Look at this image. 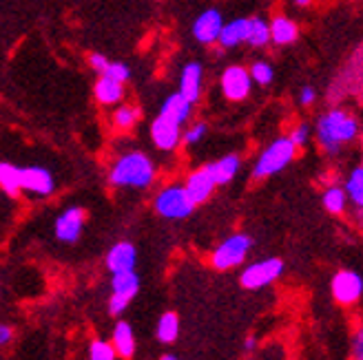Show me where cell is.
<instances>
[{
    "label": "cell",
    "instance_id": "8fae6325",
    "mask_svg": "<svg viewBox=\"0 0 363 360\" xmlns=\"http://www.w3.org/2000/svg\"><path fill=\"white\" fill-rule=\"evenodd\" d=\"M140 292V279L135 272H120L111 279V296H108V314H122Z\"/></svg>",
    "mask_w": 363,
    "mask_h": 360
},
{
    "label": "cell",
    "instance_id": "d4e9b609",
    "mask_svg": "<svg viewBox=\"0 0 363 360\" xmlns=\"http://www.w3.org/2000/svg\"><path fill=\"white\" fill-rule=\"evenodd\" d=\"M321 204H323L325 212L335 214V217H341V214H346V210H348V194L341 184H328L321 192Z\"/></svg>",
    "mask_w": 363,
    "mask_h": 360
},
{
    "label": "cell",
    "instance_id": "603a6c76",
    "mask_svg": "<svg viewBox=\"0 0 363 360\" xmlns=\"http://www.w3.org/2000/svg\"><path fill=\"white\" fill-rule=\"evenodd\" d=\"M140 120H142V109L138 104H131V102L118 104L113 109V113H111V126L118 133L133 131L135 126L140 124Z\"/></svg>",
    "mask_w": 363,
    "mask_h": 360
},
{
    "label": "cell",
    "instance_id": "8d00e7d4",
    "mask_svg": "<svg viewBox=\"0 0 363 360\" xmlns=\"http://www.w3.org/2000/svg\"><path fill=\"white\" fill-rule=\"evenodd\" d=\"M352 356L354 360H363V325H359L352 334Z\"/></svg>",
    "mask_w": 363,
    "mask_h": 360
},
{
    "label": "cell",
    "instance_id": "7c38bea8",
    "mask_svg": "<svg viewBox=\"0 0 363 360\" xmlns=\"http://www.w3.org/2000/svg\"><path fill=\"white\" fill-rule=\"evenodd\" d=\"M182 131H184V126H179L171 117L157 113L155 120L151 122V141H153V146L157 151H162V153L177 151L179 144H182Z\"/></svg>",
    "mask_w": 363,
    "mask_h": 360
},
{
    "label": "cell",
    "instance_id": "ffe728a7",
    "mask_svg": "<svg viewBox=\"0 0 363 360\" xmlns=\"http://www.w3.org/2000/svg\"><path fill=\"white\" fill-rule=\"evenodd\" d=\"M206 166H208V170H211V175L215 179V184L217 186H226V184H230L233 179L240 175V170H242V157L238 153H228V155H224L220 159L211 161V164H206Z\"/></svg>",
    "mask_w": 363,
    "mask_h": 360
},
{
    "label": "cell",
    "instance_id": "44dd1931",
    "mask_svg": "<svg viewBox=\"0 0 363 360\" xmlns=\"http://www.w3.org/2000/svg\"><path fill=\"white\" fill-rule=\"evenodd\" d=\"M193 111H195V104H191L184 95H179L177 91L171 93V95H167V100L162 102V106H160V113L171 117L179 126H186L191 122Z\"/></svg>",
    "mask_w": 363,
    "mask_h": 360
},
{
    "label": "cell",
    "instance_id": "836d02e7",
    "mask_svg": "<svg viewBox=\"0 0 363 360\" xmlns=\"http://www.w3.org/2000/svg\"><path fill=\"white\" fill-rule=\"evenodd\" d=\"M102 76H108V78H113V80L126 84V82L131 80V66L126 64V62H113V60H111Z\"/></svg>",
    "mask_w": 363,
    "mask_h": 360
},
{
    "label": "cell",
    "instance_id": "e0dca14e",
    "mask_svg": "<svg viewBox=\"0 0 363 360\" xmlns=\"http://www.w3.org/2000/svg\"><path fill=\"white\" fill-rule=\"evenodd\" d=\"M268 27H270V45L290 47V45H295L299 40L301 29H299L297 21H293V18L286 16V13L272 16L268 21Z\"/></svg>",
    "mask_w": 363,
    "mask_h": 360
},
{
    "label": "cell",
    "instance_id": "d6986e66",
    "mask_svg": "<svg viewBox=\"0 0 363 360\" xmlns=\"http://www.w3.org/2000/svg\"><path fill=\"white\" fill-rule=\"evenodd\" d=\"M124 95H126V84L108 78V76H98L96 84H94V98L100 106H116L124 102Z\"/></svg>",
    "mask_w": 363,
    "mask_h": 360
},
{
    "label": "cell",
    "instance_id": "ac0fdd59",
    "mask_svg": "<svg viewBox=\"0 0 363 360\" xmlns=\"http://www.w3.org/2000/svg\"><path fill=\"white\" fill-rule=\"evenodd\" d=\"M135 263H138V250L129 241L116 243L106 255V267H108V272H111V274L135 272Z\"/></svg>",
    "mask_w": 363,
    "mask_h": 360
},
{
    "label": "cell",
    "instance_id": "9c48e42d",
    "mask_svg": "<svg viewBox=\"0 0 363 360\" xmlns=\"http://www.w3.org/2000/svg\"><path fill=\"white\" fill-rule=\"evenodd\" d=\"M252 80L248 74V66L244 64H228L222 76H220V91L224 95V100L233 102V104H240L244 100L250 98L252 93Z\"/></svg>",
    "mask_w": 363,
    "mask_h": 360
},
{
    "label": "cell",
    "instance_id": "4fadbf2b",
    "mask_svg": "<svg viewBox=\"0 0 363 360\" xmlns=\"http://www.w3.org/2000/svg\"><path fill=\"white\" fill-rule=\"evenodd\" d=\"M177 93L184 95L191 104H197L204 93V64L197 60H189L179 69Z\"/></svg>",
    "mask_w": 363,
    "mask_h": 360
},
{
    "label": "cell",
    "instance_id": "9a60e30c",
    "mask_svg": "<svg viewBox=\"0 0 363 360\" xmlns=\"http://www.w3.org/2000/svg\"><path fill=\"white\" fill-rule=\"evenodd\" d=\"M215 188H217V184H215V179H213V175H211V170H208L206 164L195 168V170H191L186 175V179H184V190H186L189 199L193 202L195 208L206 204L211 197H213Z\"/></svg>",
    "mask_w": 363,
    "mask_h": 360
},
{
    "label": "cell",
    "instance_id": "8992f818",
    "mask_svg": "<svg viewBox=\"0 0 363 360\" xmlns=\"http://www.w3.org/2000/svg\"><path fill=\"white\" fill-rule=\"evenodd\" d=\"M284 269H286V265L279 257H266L259 261H252L242 269L240 285L248 292L264 290V287H268V285H272L275 281L281 279Z\"/></svg>",
    "mask_w": 363,
    "mask_h": 360
},
{
    "label": "cell",
    "instance_id": "1f68e13d",
    "mask_svg": "<svg viewBox=\"0 0 363 360\" xmlns=\"http://www.w3.org/2000/svg\"><path fill=\"white\" fill-rule=\"evenodd\" d=\"M315 131H313V124L311 122H297L293 129L288 131V139L295 144L297 149H306L311 144Z\"/></svg>",
    "mask_w": 363,
    "mask_h": 360
},
{
    "label": "cell",
    "instance_id": "5bb4252c",
    "mask_svg": "<svg viewBox=\"0 0 363 360\" xmlns=\"http://www.w3.org/2000/svg\"><path fill=\"white\" fill-rule=\"evenodd\" d=\"M86 223V210L80 206H71L62 210L56 223H53V232H56V239L62 243H76L82 235V228Z\"/></svg>",
    "mask_w": 363,
    "mask_h": 360
},
{
    "label": "cell",
    "instance_id": "d590c367",
    "mask_svg": "<svg viewBox=\"0 0 363 360\" xmlns=\"http://www.w3.org/2000/svg\"><path fill=\"white\" fill-rule=\"evenodd\" d=\"M108 60L104 53H100V51H94V53H89L86 56V64H89V69L94 71V74H98V76H102L104 71H106V66H108Z\"/></svg>",
    "mask_w": 363,
    "mask_h": 360
},
{
    "label": "cell",
    "instance_id": "52a82bcc",
    "mask_svg": "<svg viewBox=\"0 0 363 360\" xmlns=\"http://www.w3.org/2000/svg\"><path fill=\"white\" fill-rule=\"evenodd\" d=\"M357 91H363V45L348 58L346 66L335 78L328 88V100H341L343 95H352Z\"/></svg>",
    "mask_w": 363,
    "mask_h": 360
},
{
    "label": "cell",
    "instance_id": "3957f363",
    "mask_svg": "<svg viewBox=\"0 0 363 360\" xmlns=\"http://www.w3.org/2000/svg\"><path fill=\"white\" fill-rule=\"evenodd\" d=\"M297 153H299V149L288 139V135L275 137L270 144H266L262 153L257 155L255 164H252V170H250V177L255 179V182H264L268 177L279 175L297 159Z\"/></svg>",
    "mask_w": 363,
    "mask_h": 360
},
{
    "label": "cell",
    "instance_id": "7a4b0ae2",
    "mask_svg": "<svg viewBox=\"0 0 363 360\" xmlns=\"http://www.w3.org/2000/svg\"><path fill=\"white\" fill-rule=\"evenodd\" d=\"M157 166L144 151H126L108 166V184L113 188L147 190L155 184Z\"/></svg>",
    "mask_w": 363,
    "mask_h": 360
},
{
    "label": "cell",
    "instance_id": "4316f807",
    "mask_svg": "<svg viewBox=\"0 0 363 360\" xmlns=\"http://www.w3.org/2000/svg\"><path fill=\"white\" fill-rule=\"evenodd\" d=\"M246 45L250 49H266L270 45V27H268L266 18H262V16H248Z\"/></svg>",
    "mask_w": 363,
    "mask_h": 360
},
{
    "label": "cell",
    "instance_id": "e575fe53",
    "mask_svg": "<svg viewBox=\"0 0 363 360\" xmlns=\"http://www.w3.org/2000/svg\"><path fill=\"white\" fill-rule=\"evenodd\" d=\"M317 98H319L317 95V88L313 84H303L299 88V93H297V104L303 106V109H311V106H315Z\"/></svg>",
    "mask_w": 363,
    "mask_h": 360
},
{
    "label": "cell",
    "instance_id": "4dcf8cb0",
    "mask_svg": "<svg viewBox=\"0 0 363 360\" xmlns=\"http://www.w3.org/2000/svg\"><path fill=\"white\" fill-rule=\"evenodd\" d=\"M208 135V124L197 120V122H191L184 131H182V144L184 146H197L199 141H204V137Z\"/></svg>",
    "mask_w": 363,
    "mask_h": 360
},
{
    "label": "cell",
    "instance_id": "83f0119b",
    "mask_svg": "<svg viewBox=\"0 0 363 360\" xmlns=\"http://www.w3.org/2000/svg\"><path fill=\"white\" fill-rule=\"evenodd\" d=\"M0 190L9 197H21V166L11 161H0Z\"/></svg>",
    "mask_w": 363,
    "mask_h": 360
},
{
    "label": "cell",
    "instance_id": "f546056e",
    "mask_svg": "<svg viewBox=\"0 0 363 360\" xmlns=\"http://www.w3.org/2000/svg\"><path fill=\"white\" fill-rule=\"evenodd\" d=\"M248 74H250L252 84H257V86H270L272 82H275V66H272L268 60H262V58L248 66Z\"/></svg>",
    "mask_w": 363,
    "mask_h": 360
},
{
    "label": "cell",
    "instance_id": "2e32d148",
    "mask_svg": "<svg viewBox=\"0 0 363 360\" xmlns=\"http://www.w3.org/2000/svg\"><path fill=\"white\" fill-rule=\"evenodd\" d=\"M21 188L33 197H51L56 192V179L45 166H25L21 168Z\"/></svg>",
    "mask_w": 363,
    "mask_h": 360
},
{
    "label": "cell",
    "instance_id": "f1b7e54d",
    "mask_svg": "<svg viewBox=\"0 0 363 360\" xmlns=\"http://www.w3.org/2000/svg\"><path fill=\"white\" fill-rule=\"evenodd\" d=\"M155 336L160 343L164 345H171L177 340L179 336V316L175 312H164L157 320V330H155Z\"/></svg>",
    "mask_w": 363,
    "mask_h": 360
},
{
    "label": "cell",
    "instance_id": "f35d334b",
    "mask_svg": "<svg viewBox=\"0 0 363 360\" xmlns=\"http://www.w3.org/2000/svg\"><path fill=\"white\" fill-rule=\"evenodd\" d=\"M255 349H257V338L250 334V336L244 338V352L250 354V352H255Z\"/></svg>",
    "mask_w": 363,
    "mask_h": 360
},
{
    "label": "cell",
    "instance_id": "ab89813d",
    "mask_svg": "<svg viewBox=\"0 0 363 360\" xmlns=\"http://www.w3.org/2000/svg\"><path fill=\"white\" fill-rule=\"evenodd\" d=\"M313 3H315V0H293V5H295V7H301V9L313 7Z\"/></svg>",
    "mask_w": 363,
    "mask_h": 360
},
{
    "label": "cell",
    "instance_id": "ba28073f",
    "mask_svg": "<svg viewBox=\"0 0 363 360\" xmlns=\"http://www.w3.org/2000/svg\"><path fill=\"white\" fill-rule=\"evenodd\" d=\"M330 294L341 308H352L363 298V274L352 267H341L330 281Z\"/></svg>",
    "mask_w": 363,
    "mask_h": 360
},
{
    "label": "cell",
    "instance_id": "6da1fadb",
    "mask_svg": "<svg viewBox=\"0 0 363 360\" xmlns=\"http://www.w3.org/2000/svg\"><path fill=\"white\" fill-rule=\"evenodd\" d=\"M313 131L321 153L337 157L343 149L357 141V137L361 135V122L346 106H330V109L317 115Z\"/></svg>",
    "mask_w": 363,
    "mask_h": 360
},
{
    "label": "cell",
    "instance_id": "d6a6232c",
    "mask_svg": "<svg viewBox=\"0 0 363 360\" xmlns=\"http://www.w3.org/2000/svg\"><path fill=\"white\" fill-rule=\"evenodd\" d=\"M118 354L113 349L111 343H106V340H94V343L89 345V360H116Z\"/></svg>",
    "mask_w": 363,
    "mask_h": 360
},
{
    "label": "cell",
    "instance_id": "60d3db41",
    "mask_svg": "<svg viewBox=\"0 0 363 360\" xmlns=\"http://www.w3.org/2000/svg\"><path fill=\"white\" fill-rule=\"evenodd\" d=\"M160 360H179V358H177V356H173V354H164Z\"/></svg>",
    "mask_w": 363,
    "mask_h": 360
},
{
    "label": "cell",
    "instance_id": "7402d4cb",
    "mask_svg": "<svg viewBox=\"0 0 363 360\" xmlns=\"http://www.w3.org/2000/svg\"><path fill=\"white\" fill-rule=\"evenodd\" d=\"M246 31H248V18H233V21H226L220 33V40H217V47L222 51H230V49L246 45Z\"/></svg>",
    "mask_w": 363,
    "mask_h": 360
},
{
    "label": "cell",
    "instance_id": "74e56055",
    "mask_svg": "<svg viewBox=\"0 0 363 360\" xmlns=\"http://www.w3.org/2000/svg\"><path fill=\"white\" fill-rule=\"evenodd\" d=\"M13 338V330L11 325H5V323H0V347L3 345H9Z\"/></svg>",
    "mask_w": 363,
    "mask_h": 360
},
{
    "label": "cell",
    "instance_id": "484cf974",
    "mask_svg": "<svg viewBox=\"0 0 363 360\" xmlns=\"http://www.w3.org/2000/svg\"><path fill=\"white\" fill-rule=\"evenodd\" d=\"M343 190H346L348 194V204L363 212V164L350 168V173L346 175V179H343Z\"/></svg>",
    "mask_w": 363,
    "mask_h": 360
},
{
    "label": "cell",
    "instance_id": "cb8c5ba5",
    "mask_svg": "<svg viewBox=\"0 0 363 360\" xmlns=\"http://www.w3.org/2000/svg\"><path fill=\"white\" fill-rule=\"evenodd\" d=\"M111 345L116 349V354L124 360L133 358L135 354V334L133 327L126 320H118L113 327V336H111Z\"/></svg>",
    "mask_w": 363,
    "mask_h": 360
},
{
    "label": "cell",
    "instance_id": "30bf717a",
    "mask_svg": "<svg viewBox=\"0 0 363 360\" xmlns=\"http://www.w3.org/2000/svg\"><path fill=\"white\" fill-rule=\"evenodd\" d=\"M224 13L217 7H206L204 11H199L195 16V21L191 25V35L197 45L202 47H213L220 40V33L224 29Z\"/></svg>",
    "mask_w": 363,
    "mask_h": 360
},
{
    "label": "cell",
    "instance_id": "277c9868",
    "mask_svg": "<svg viewBox=\"0 0 363 360\" xmlns=\"http://www.w3.org/2000/svg\"><path fill=\"white\" fill-rule=\"evenodd\" d=\"M252 250V237L246 232H235V235L226 237L220 245L211 252V265L220 272H228V269L240 267Z\"/></svg>",
    "mask_w": 363,
    "mask_h": 360
},
{
    "label": "cell",
    "instance_id": "5b68a950",
    "mask_svg": "<svg viewBox=\"0 0 363 360\" xmlns=\"http://www.w3.org/2000/svg\"><path fill=\"white\" fill-rule=\"evenodd\" d=\"M153 208L162 219L171 221H182L193 214L195 206L189 199V194L184 190V184H167L164 188H160L155 192Z\"/></svg>",
    "mask_w": 363,
    "mask_h": 360
}]
</instances>
